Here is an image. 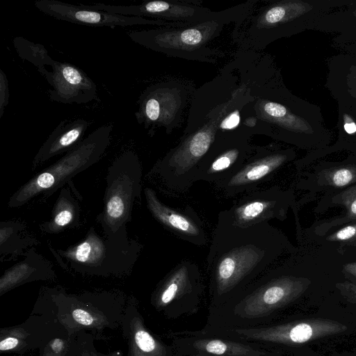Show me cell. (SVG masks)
Masks as SVG:
<instances>
[{
	"mask_svg": "<svg viewBox=\"0 0 356 356\" xmlns=\"http://www.w3.org/2000/svg\"><path fill=\"white\" fill-rule=\"evenodd\" d=\"M74 346L76 356H124L119 352L104 353L97 350L95 336L82 331L74 336Z\"/></svg>",
	"mask_w": 356,
	"mask_h": 356,
	"instance_id": "4316f807",
	"label": "cell"
},
{
	"mask_svg": "<svg viewBox=\"0 0 356 356\" xmlns=\"http://www.w3.org/2000/svg\"><path fill=\"white\" fill-rule=\"evenodd\" d=\"M344 129L348 134H353L356 131V124L353 122H347L344 124Z\"/></svg>",
	"mask_w": 356,
	"mask_h": 356,
	"instance_id": "d6a6232c",
	"label": "cell"
},
{
	"mask_svg": "<svg viewBox=\"0 0 356 356\" xmlns=\"http://www.w3.org/2000/svg\"><path fill=\"white\" fill-rule=\"evenodd\" d=\"M8 81L6 73L0 69V118L9 102Z\"/></svg>",
	"mask_w": 356,
	"mask_h": 356,
	"instance_id": "83f0119b",
	"label": "cell"
},
{
	"mask_svg": "<svg viewBox=\"0 0 356 356\" xmlns=\"http://www.w3.org/2000/svg\"><path fill=\"white\" fill-rule=\"evenodd\" d=\"M204 291L198 265L185 260L158 283L152 293L150 302L165 318L177 319L198 312Z\"/></svg>",
	"mask_w": 356,
	"mask_h": 356,
	"instance_id": "8fae6325",
	"label": "cell"
},
{
	"mask_svg": "<svg viewBox=\"0 0 356 356\" xmlns=\"http://www.w3.org/2000/svg\"><path fill=\"white\" fill-rule=\"evenodd\" d=\"M282 242L268 222L240 227L225 210L220 211L207 257L209 309L221 306L270 268Z\"/></svg>",
	"mask_w": 356,
	"mask_h": 356,
	"instance_id": "6da1fadb",
	"label": "cell"
},
{
	"mask_svg": "<svg viewBox=\"0 0 356 356\" xmlns=\"http://www.w3.org/2000/svg\"><path fill=\"white\" fill-rule=\"evenodd\" d=\"M51 264L31 248L26 258L5 270L0 279V295L22 284L55 277Z\"/></svg>",
	"mask_w": 356,
	"mask_h": 356,
	"instance_id": "7402d4cb",
	"label": "cell"
},
{
	"mask_svg": "<svg viewBox=\"0 0 356 356\" xmlns=\"http://www.w3.org/2000/svg\"><path fill=\"white\" fill-rule=\"evenodd\" d=\"M51 68V72L45 69L41 74L52 87L49 90L51 101L82 104L98 99L96 83L79 67L56 60Z\"/></svg>",
	"mask_w": 356,
	"mask_h": 356,
	"instance_id": "ac0fdd59",
	"label": "cell"
},
{
	"mask_svg": "<svg viewBox=\"0 0 356 356\" xmlns=\"http://www.w3.org/2000/svg\"><path fill=\"white\" fill-rule=\"evenodd\" d=\"M353 178L352 172L346 168H342L332 176V182L334 186L341 187L348 184Z\"/></svg>",
	"mask_w": 356,
	"mask_h": 356,
	"instance_id": "f546056e",
	"label": "cell"
},
{
	"mask_svg": "<svg viewBox=\"0 0 356 356\" xmlns=\"http://www.w3.org/2000/svg\"><path fill=\"white\" fill-rule=\"evenodd\" d=\"M346 272L356 278V263L348 264L344 266Z\"/></svg>",
	"mask_w": 356,
	"mask_h": 356,
	"instance_id": "1f68e13d",
	"label": "cell"
},
{
	"mask_svg": "<svg viewBox=\"0 0 356 356\" xmlns=\"http://www.w3.org/2000/svg\"><path fill=\"white\" fill-rule=\"evenodd\" d=\"M290 153L270 143L255 145L241 168L228 178L215 184L226 197H233L259 188L289 159Z\"/></svg>",
	"mask_w": 356,
	"mask_h": 356,
	"instance_id": "5bb4252c",
	"label": "cell"
},
{
	"mask_svg": "<svg viewBox=\"0 0 356 356\" xmlns=\"http://www.w3.org/2000/svg\"><path fill=\"white\" fill-rule=\"evenodd\" d=\"M23 226L14 222H1L0 248L1 257L8 254H21V250L31 245L35 241L30 238H21L19 232Z\"/></svg>",
	"mask_w": 356,
	"mask_h": 356,
	"instance_id": "d4e9b609",
	"label": "cell"
},
{
	"mask_svg": "<svg viewBox=\"0 0 356 356\" xmlns=\"http://www.w3.org/2000/svg\"><path fill=\"white\" fill-rule=\"evenodd\" d=\"M229 24L214 20L185 26L131 31L127 35L134 42L168 56L214 64L226 56V52L211 47V42Z\"/></svg>",
	"mask_w": 356,
	"mask_h": 356,
	"instance_id": "8992f818",
	"label": "cell"
},
{
	"mask_svg": "<svg viewBox=\"0 0 356 356\" xmlns=\"http://www.w3.org/2000/svg\"><path fill=\"white\" fill-rule=\"evenodd\" d=\"M238 104L233 93L212 108L187 118L178 143L156 161L149 174L156 175L172 191H187L195 183L199 164L221 132L222 120Z\"/></svg>",
	"mask_w": 356,
	"mask_h": 356,
	"instance_id": "7a4b0ae2",
	"label": "cell"
},
{
	"mask_svg": "<svg viewBox=\"0 0 356 356\" xmlns=\"http://www.w3.org/2000/svg\"><path fill=\"white\" fill-rule=\"evenodd\" d=\"M259 1V0H248L220 11H213L203 6L202 1L200 0H154L129 6L104 3L81 5L86 8L110 13L148 17L187 25L214 20L226 21L236 24L245 19Z\"/></svg>",
	"mask_w": 356,
	"mask_h": 356,
	"instance_id": "52a82bcc",
	"label": "cell"
},
{
	"mask_svg": "<svg viewBox=\"0 0 356 356\" xmlns=\"http://www.w3.org/2000/svg\"><path fill=\"white\" fill-rule=\"evenodd\" d=\"M356 236V225L346 226L330 236L332 240L346 241Z\"/></svg>",
	"mask_w": 356,
	"mask_h": 356,
	"instance_id": "4dcf8cb0",
	"label": "cell"
},
{
	"mask_svg": "<svg viewBox=\"0 0 356 356\" xmlns=\"http://www.w3.org/2000/svg\"><path fill=\"white\" fill-rule=\"evenodd\" d=\"M103 211L98 215L105 235H111L131 221L135 203L141 199L142 165L136 152L128 150L109 166Z\"/></svg>",
	"mask_w": 356,
	"mask_h": 356,
	"instance_id": "ba28073f",
	"label": "cell"
},
{
	"mask_svg": "<svg viewBox=\"0 0 356 356\" xmlns=\"http://www.w3.org/2000/svg\"><path fill=\"white\" fill-rule=\"evenodd\" d=\"M38 351V356H76L74 337L65 332L48 341Z\"/></svg>",
	"mask_w": 356,
	"mask_h": 356,
	"instance_id": "484cf974",
	"label": "cell"
},
{
	"mask_svg": "<svg viewBox=\"0 0 356 356\" xmlns=\"http://www.w3.org/2000/svg\"><path fill=\"white\" fill-rule=\"evenodd\" d=\"M178 356H282V353L255 343L197 331L168 334Z\"/></svg>",
	"mask_w": 356,
	"mask_h": 356,
	"instance_id": "4fadbf2b",
	"label": "cell"
},
{
	"mask_svg": "<svg viewBox=\"0 0 356 356\" xmlns=\"http://www.w3.org/2000/svg\"><path fill=\"white\" fill-rule=\"evenodd\" d=\"M120 327L127 342L126 356H178L171 343H165L147 327L134 298L127 300Z\"/></svg>",
	"mask_w": 356,
	"mask_h": 356,
	"instance_id": "ffe728a7",
	"label": "cell"
},
{
	"mask_svg": "<svg viewBox=\"0 0 356 356\" xmlns=\"http://www.w3.org/2000/svg\"><path fill=\"white\" fill-rule=\"evenodd\" d=\"M90 125V121L82 118L61 121L35 154L32 169H35L54 156L72 150L84 139L83 136Z\"/></svg>",
	"mask_w": 356,
	"mask_h": 356,
	"instance_id": "44dd1931",
	"label": "cell"
},
{
	"mask_svg": "<svg viewBox=\"0 0 356 356\" xmlns=\"http://www.w3.org/2000/svg\"><path fill=\"white\" fill-rule=\"evenodd\" d=\"M347 326L340 322L310 318L279 321L250 327L221 329L204 332L255 343L262 347L281 352L310 341L344 332Z\"/></svg>",
	"mask_w": 356,
	"mask_h": 356,
	"instance_id": "30bf717a",
	"label": "cell"
},
{
	"mask_svg": "<svg viewBox=\"0 0 356 356\" xmlns=\"http://www.w3.org/2000/svg\"><path fill=\"white\" fill-rule=\"evenodd\" d=\"M349 209L352 215L356 216V198L350 203Z\"/></svg>",
	"mask_w": 356,
	"mask_h": 356,
	"instance_id": "836d02e7",
	"label": "cell"
},
{
	"mask_svg": "<svg viewBox=\"0 0 356 356\" xmlns=\"http://www.w3.org/2000/svg\"><path fill=\"white\" fill-rule=\"evenodd\" d=\"M336 286L344 298L350 302L356 304V285L345 282L337 283Z\"/></svg>",
	"mask_w": 356,
	"mask_h": 356,
	"instance_id": "f1b7e54d",
	"label": "cell"
},
{
	"mask_svg": "<svg viewBox=\"0 0 356 356\" xmlns=\"http://www.w3.org/2000/svg\"><path fill=\"white\" fill-rule=\"evenodd\" d=\"M142 245L130 238L127 227L111 235L99 236L91 227L85 238L57 254L75 271L93 276H122L129 274Z\"/></svg>",
	"mask_w": 356,
	"mask_h": 356,
	"instance_id": "277c9868",
	"label": "cell"
},
{
	"mask_svg": "<svg viewBox=\"0 0 356 356\" xmlns=\"http://www.w3.org/2000/svg\"><path fill=\"white\" fill-rule=\"evenodd\" d=\"M13 42L19 57L35 65L40 74L46 69L45 66L52 67L56 62L41 44L21 36L14 38Z\"/></svg>",
	"mask_w": 356,
	"mask_h": 356,
	"instance_id": "cb8c5ba5",
	"label": "cell"
},
{
	"mask_svg": "<svg viewBox=\"0 0 356 356\" xmlns=\"http://www.w3.org/2000/svg\"><path fill=\"white\" fill-rule=\"evenodd\" d=\"M113 129L112 124L98 127L54 163L33 175L10 197L8 207H22L40 195L48 197L97 163L111 143Z\"/></svg>",
	"mask_w": 356,
	"mask_h": 356,
	"instance_id": "5b68a950",
	"label": "cell"
},
{
	"mask_svg": "<svg viewBox=\"0 0 356 356\" xmlns=\"http://www.w3.org/2000/svg\"><path fill=\"white\" fill-rule=\"evenodd\" d=\"M80 207L69 188L64 186L54 205L51 217L41 225V229L49 234H56L66 229L79 226Z\"/></svg>",
	"mask_w": 356,
	"mask_h": 356,
	"instance_id": "603a6c76",
	"label": "cell"
},
{
	"mask_svg": "<svg viewBox=\"0 0 356 356\" xmlns=\"http://www.w3.org/2000/svg\"><path fill=\"white\" fill-rule=\"evenodd\" d=\"M40 309L51 314L70 337L85 331L100 334L106 329L120 327L127 300L118 292L67 293L49 289L43 295Z\"/></svg>",
	"mask_w": 356,
	"mask_h": 356,
	"instance_id": "3957f363",
	"label": "cell"
},
{
	"mask_svg": "<svg viewBox=\"0 0 356 356\" xmlns=\"http://www.w3.org/2000/svg\"><path fill=\"white\" fill-rule=\"evenodd\" d=\"M66 332L49 312L33 310L23 323L0 330V352L23 354L39 349L56 336Z\"/></svg>",
	"mask_w": 356,
	"mask_h": 356,
	"instance_id": "2e32d148",
	"label": "cell"
},
{
	"mask_svg": "<svg viewBox=\"0 0 356 356\" xmlns=\"http://www.w3.org/2000/svg\"><path fill=\"white\" fill-rule=\"evenodd\" d=\"M286 206L285 193L273 186L243 194L225 211L233 225L248 227L273 218L283 219Z\"/></svg>",
	"mask_w": 356,
	"mask_h": 356,
	"instance_id": "e0dca14e",
	"label": "cell"
},
{
	"mask_svg": "<svg viewBox=\"0 0 356 356\" xmlns=\"http://www.w3.org/2000/svg\"><path fill=\"white\" fill-rule=\"evenodd\" d=\"M147 209L154 219L174 235L197 246L207 242L204 224L190 207L184 210L174 209L161 201L149 187L144 188Z\"/></svg>",
	"mask_w": 356,
	"mask_h": 356,
	"instance_id": "d6986e66",
	"label": "cell"
},
{
	"mask_svg": "<svg viewBox=\"0 0 356 356\" xmlns=\"http://www.w3.org/2000/svg\"><path fill=\"white\" fill-rule=\"evenodd\" d=\"M34 6L42 13L58 20L92 26H129L152 25L159 26H185L187 24L173 23L161 19L125 16L102 10H92L81 6L64 3L58 0H37Z\"/></svg>",
	"mask_w": 356,
	"mask_h": 356,
	"instance_id": "9a60e30c",
	"label": "cell"
},
{
	"mask_svg": "<svg viewBox=\"0 0 356 356\" xmlns=\"http://www.w3.org/2000/svg\"><path fill=\"white\" fill-rule=\"evenodd\" d=\"M253 133L240 126L236 129L219 132L198 165L195 182L204 181L214 185L236 172L252 153Z\"/></svg>",
	"mask_w": 356,
	"mask_h": 356,
	"instance_id": "7c38bea8",
	"label": "cell"
},
{
	"mask_svg": "<svg viewBox=\"0 0 356 356\" xmlns=\"http://www.w3.org/2000/svg\"><path fill=\"white\" fill-rule=\"evenodd\" d=\"M195 90L191 81L177 76L149 85L137 102L138 108L134 115L138 123L151 137L161 128L171 134L184 122Z\"/></svg>",
	"mask_w": 356,
	"mask_h": 356,
	"instance_id": "9c48e42d",
	"label": "cell"
}]
</instances>
